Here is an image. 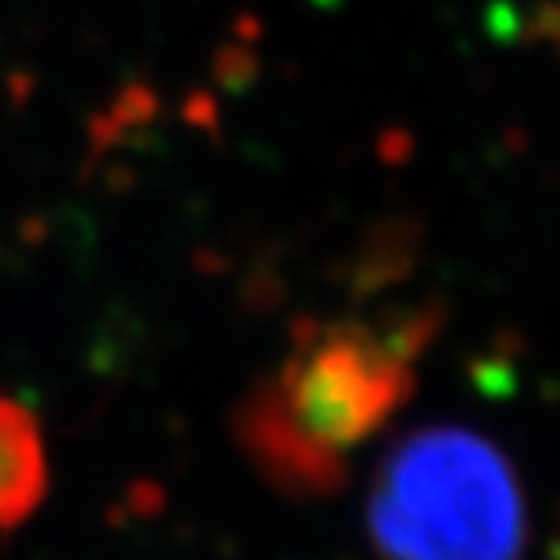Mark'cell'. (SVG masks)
<instances>
[{
  "instance_id": "cell-2",
  "label": "cell",
  "mask_w": 560,
  "mask_h": 560,
  "mask_svg": "<svg viewBox=\"0 0 560 560\" xmlns=\"http://www.w3.org/2000/svg\"><path fill=\"white\" fill-rule=\"evenodd\" d=\"M368 532L383 560H521L528 510L517 469L469 425H422L378 463Z\"/></svg>"
},
{
  "instance_id": "cell-3",
  "label": "cell",
  "mask_w": 560,
  "mask_h": 560,
  "mask_svg": "<svg viewBox=\"0 0 560 560\" xmlns=\"http://www.w3.org/2000/svg\"><path fill=\"white\" fill-rule=\"evenodd\" d=\"M51 469L37 416L0 397V532L22 528L48 499Z\"/></svg>"
},
{
  "instance_id": "cell-1",
  "label": "cell",
  "mask_w": 560,
  "mask_h": 560,
  "mask_svg": "<svg viewBox=\"0 0 560 560\" xmlns=\"http://www.w3.org/2000/svg\"><path fill=\"white\" fill-rule=\"evenodd\" d=\"M411 394V346L372 324H328L255 386L237 411L241 447L280 491L339 488L342 455L372 441Z\"/></svg>"
}]
</instances>
